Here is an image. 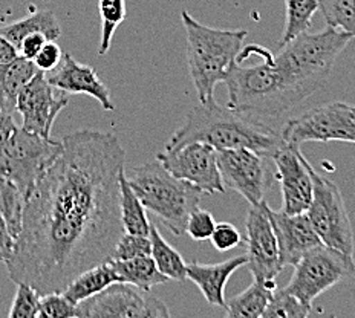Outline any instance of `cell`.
<instances>
[{"label": "cell", "instance_id": "603a6c76", "mask_svg": "<svg viewBox=\"0 0 355 318\" xmlns=\"http://www.w3.org/2000/svg\"><path fill=\"white\" fill-rule=\"evenodd\" d=\"M115 282H118L116 274L112 265L107 262L83 271L62 292L64 297L78 305V303L94 297Z\"/></svg>", "mask_w": 355, "mask_h": 318}, {"label": "cell", "instance_id": "74e56055", "mask_svg": "<svg viewBox=\"0 0 355 318\" xmlns=\"http://www.w3.org/2000/svg\"><path fill=\"white\" fill-rule=\"evenodd\" d=\"M46 42H48L46 35L42 33H35V34L28 35L20 43L19 55L28 58V60H34L35 55L40 53V49L44 46V43Z\"/></svg>", "mask_w": 355, "mask_h": 318}, {"label": "cell", "instance_id": "277c9868", "mask_svg": "<svg viewBox=\"0 0 355 318\" xmlns=\"http://www.w3.org/2000/svg\"><path fill=\"white\" fill-rule=\"evenodd\" d=\"M186 29L187 66L199 103L214 101V87L224 83L238 62L245 29H218L202 25L187 10L181 11Z\"/></svg>", "mask_w": 355, "mask_h": 318}, {"label": "cell", "instance_id": "5b68a950", "mask_svg": "<svg viewBox=\"0 0 355 318\" xmlns=\"http://www.w3.org/2000/svg\"><path fill=\"white\" fill-rule=\"evenodd\" d=\"M257 57L254 63H243L242 60L228 72L224 83L228 91V105L239 112L276 118L297 106L293 94L275 63V55L263 46L251 44Z\"/></svg>", "mask_w": 355, "mask_h": 318}, {"label": "cell", "instance_id": "ffe728a7", "mask_svg": "<svg viewBox=\"0 0 355 318\" xmlns=\"http://www.w3.org/2000/svg\"><path fill=\"white\" fill-rule=\"evenodd\" d=\"M39 72L33 60L17 57L11 63H0V107L5 112H17V97L29 80Z\"/></svg>", "mask_w": 355, "mask_h": 318}, {"label": "cell", "instance_id": "ba28073f", "mask_svg": "<svg viewBox=\"0 0 355 318\" xmlns=\"http://www.w3.org/2000/svg\"><path fill=\"white\" fill-rule=\"evenodd\" d=\"M355 272L354 257L320 243L294 265L290 283L285 288L303 305L313 309L314 300Z\"/></svg>", "mask_w": 355, "mask_h": 318}, {"label": "cell", "instance_id": "4316f807", "mask_svg": "<svg viewBox=\"0 0 355 318\" xmlns=\"http://www.w3.org/2000/svg\"><path fill=\"white\" fill-rule=\"evenodd\" d=\"M26 196L16 184L5 177H0V216L8 225L14 240L17 239L24 222Z\"/></svg>", "mask_w": 355, "mask_h": 318}, {"label": "cell", "instance_id": "d4e9b609", "mask_svg": "<svg viewBox=\"0 0 355 318\" xmlns=\"http://www.w3.org/2000/svg\"><path fill=\"white\" fill-rule=\"evenodd\" d=\"M120 211L124 233L149 236L152 224L147 219L144 205L130 187L124 170L120 173Z\"/></svg>", "mask_w": 355, "mask_h": 318}, {"label": "cell", "instance_id": "d6a6232c", "mask_svg": "<svg viewBox=\"0 0 355 318\" xmlns=\"http://www.w3.org/2000/svg\"><path fill=\"white\" fill-rule=\"evenodd\" d=\"M150 251H152V243H150L149 236L123 233L120 240L116 243L110 260H129V258H133V257L150 256Z\"/></svg>", "mask_w": 355, "mask_h": 318}, {"label": "cell", "instance_id": "f546056e", "mask_svg": "<svg viewBox=\"0 0 355 318\" xmlns=\"http://www.w3.org/2000/svg\"><path fill=\"white\" fill-rule=\"evenodd\" d=\"M100 17H101V40L98 54L105 55L110 49L115 29L125 19L124 0H100Z\"/></svg>", "mask_w": 355, "mask_h": 318}, {"label": "cell", "instance_id": "7402d4cb", "mask_svg": "<svg viewBox=\"0 0 355 318\" xmlns=\"http://www.w3.org/2000/svg\"><path fill=\"white\" fill-rule=\"evenodd\" d=\"M35 33H42L46 35L48 40H54V42L60 37L62 28L53 11L49 10L35 11L33 14H29V16L25 19L0 28V34L6 37V39L16 46L17 51L20 48L21 40H24L25 37Z\"/></svg>", "mask_w": 355, "mask_h": 318}, {"label": "cell", "instance_id": "60d3db41", "mask_svg": "<svg viewBox=\"0 0 355 318\" xmlns=\"http://www.w3.org/2000/svg\"><path fill=\"white\" fill-rule=\"evenodd\" d=\"M17 57H19V51L16 49V46H14L6 37L0 34V63L2 64L11 63L16 60Z\"/></svg>", "mask_w": 355, "mask_h": 318}, {"label": "cell", "instance_id": "7a4b0ae2", "mask_svg": "<svg viewBox=\"0 0 355 318\" xmlns=\"http://www.w3.org/2000/svg\"><path fill=\"white\" fill-rule=\"evenodd\" d=\"M187 143H205L216 150L250 149L271 159L285 144L280 133L257 116L239 112L230 106H219L216 100L199 103L186 121L168 138L164 149H175Z\"/></svg>", "mask_w": 355, "mask_h": 318}, {"label": "cell", "instance_id": "3957f363", "mask_svg": "<svg viewBox=\"0 0 355 318\" xmlns=\"http://www.w3.org/2000/svg\"><path fill=\"white\" fill-rule=\"evenodd\" d=\"M354 37L328 26L320 33H302L280 46L275 63L297 103L327 83L332 68Z\"/></svg>", "mask_w": 355, "mask_h": 318}, {"label": "cell", "instance_id": "6da1fadb", "mask_svg": "<svg viewBox=\"0 0 355 318\" xmlns=\"http://www.w3.org/2000/svg\"><path fill=\"white\" fill-rule=\"evenodd\" d=\"M26 197L21 230L8 262L14 283L40 295L107 263L124 233L120 173L125 150L114 133L77 130Z\"/></svg>", "mask_w": 355, "mask_h": 318}, {"label": "cell", "instance_id": "30bf717a", "mask_svg": "<svg viewBox=\"0 0 355 318\" xmlns=\"http://www.w3.org/2000/svg\"><path fill=\"white\" fill-rule=\"evenodd\" d=\"M285 143L343 141L355 144V106L347 103H328L293 118L280 132Z\"/></svg>", "mask_w": 355, "mask_h": 318}, {"label": "cell", "instance_id": "44dd1931", "mask_svg": "<svg viewBox=\"0 0 355 318\" xmlns=\"http://www.w3.org/2000/svg\"><path fill=\"white\" fill-rule=\"evenodd\" d=\"M118 282L130 283L149 292L153 286L166 285L170 279L157 268L152 256H139L129 260H110Z\"/></svg>", "mask_w": 355, "mask_h": 318}, {"label": "cell", "instance_id": "e575fe53", "mask_svg": "<svg viewBox=\"0 0 355 318\" xmlns=\"http://www.w3.org/2000/svg\"><path fill=\"white\" fill-rule=\"evenodd\" d=\"M214 227H216V220H214L213 214L198 206V209L191 211V214L189 216L186 233L193 240L204 242L211 238Z\"/></svg>", "mask_w": 355, "mask_h": 318}, {"label": "cell", "instance_id": "83f0119b", "mask_svg": "<svg viewBox=\"0 0 355 318\" xmlns=\"http://www.w3.org/2000/svg\"><path fill=\"white\" fill-rule=\"evenodd\" d=\"M286 20L282 39L279 40V46L291 42L294 37L308 31L313 24L314 14L320 10L319 0H285Z\"/></svg>", "mask_w": 355, "mask_h": 318}, {"label": "cell", "instance_id": "9c48e42d", "mask_svg": "<svg viewBox=\"0 0 355 318\" xmlns=\"http://www.w3.org/2000/svg\"><path fill=\"white\" fill-rule=\"evenodd\" d=\"M313 177V199L308 218L322 243L354 257V231L347 214L342 191L337 184L319 175L311 167Z\"/></svg>", "mask_w": 355, "mask_h": 318}, {"label": "cell", "instance_id": "f1b7e54d", "mask_svg": "<svg viewBox=\"0 0 355 318\" xmlns=\"http://www.w3.org/2000/svg\"><path fill=\"white\" fill-rule=\"evenodd\" d=\"M328 26L355 37V0H319Z\"/></svg>", "mask_w": 355, "mask_h": 318}, {"label": "cell", "instance_id": "2e32d148", "mask_svg": "<svg viewBox=\"0 0 355 318\" xmlns=\"http://www.w3.org/2000/svg\"><path fill=\"white\" fill-rule=\"evenodd\" d=\"M275 161L277 181L284 199V211L288 214L306 213L313 199L311 164L300 152V145L285 143L276 152Z\"/></svg>", "mask_w": 355, "mask_h": 318}, {"label": "cell", "instance_id": "4dcf8cb0", "mask_svg": "<svg viewBox=\"0 0 355 318\" xmlns=\"http://www.w3.org/2000/svg\"><path fill=\"white\" fill-rule=\"evenodd\" d=\"M311 312L313 309L303 305L297 297L286 291V288H282L272 294L262 318H306Z\"/></svg>", "mask_w": 355, "mask_h": 318}, {"label": "cell", "instance_id": "4fadbf2b", "mask_svg": "<svg viewBox=\"0 0 355 318\" xmlns=\"http://www.w3.org/2000/svg\"><path fill=\"white\" fill-rule=\"evenodd\" d=\"M268 204L263 199L259 204L250 205L245 220L247 228V266L256 282H275L282 271L279 243L272 228Z\"/></svg>", "mask_w": 355, "mask_h": 318}, {"label": "cell", "instance_id": "5bb4252c", "mask_svg": "<svg viewBox=\"0 0 355 318\" xmlns=\"http://www.w3.org/2000/svg\"><path fill=\"white\" fill-rule=\"evenodd\" d=\"M265 159L250 149L218 150L219 172L225 188L234 190L250 205L263 201L270 188Z\"/></svg>", "mask_w": 355, "mask_h": 318}, {"label": "cell", "instance_id": "d6986e66", "mask_svg": "<svg viewBox=\"0 0 355 318\" xmlns=\"http://www.w3.org/2000/svg\"><path fill=\"white\" fill-rule=\"evenodd\" d=\"M248 257L234 256L214 265L190 263L187 265V279L202 292L205 301L211 306L225 308V286L236 271L245 266Z\"/></svg>", "mask_w": 355, "mask_h": 318}, {"label": "cell", "instance_id": "f35d334b", "mask_svg": "<svg viewBox=\"0 0 355 318\" xmlns=\"http://www.w3.org/2000/svg\"><path fill=\"white\" fill-rule=\"evenodd\" d=\"M14 238L11 236L8 225L3 220V218L0 216V262L6 263L12 256L14 251Z\"/></svg>", "mask_w": 355, "mask_h": 318}, {"label": "cell", "instance_id": "cb8c5ba5", "mask_svg": "<svg viewBox=\"0 0 355 318\" xmlns=\"http://www.w3.org/2000/svg\"><path fill=\"white\" fill-rule=\"evenodd\" d=\"M276 291V282H254L245 291L233 297L225 305V315L230 318H262L266 306Z\"/></svg>", "mask_w": 355, "mask_h": 318}, {"label": "cell", "instance_id": "d590c367", "mask_svg": "<svg viewBox=\"0 0 355 318\" xmlns=\"http://www.w3.org/2000/svg\"><path fill=\"white\" fill-rule=\"evenodd\" d=\"M210 240L214 248L220 251V253H225V251H230L241 245L242 236H241V231L233 224H228V222H219V224H216V227H214V231L211 234Z\"/></svg>", "mask_w": 355, "mask_h": 318}, {"label": "cell", "instance_id": "ac0fdd59", "mask_svg": "<svg viewBox=\"0 0 355 318\" xmlns=\"http://www.w3.org/2000/svg\"><path fill=\"white\" fill-rule=\"evenodd\" d=\"M44 77L58 91L64 94H86L97 100L105 110H115L109 89L100 80L98 73L91 66L78 63L69 53H63L58 64L54 69L44 72Z\"/></svg>", "mask_w": 355, "mask_h": 318}, {"label": "cell", "instance_id": "ab89813d", "mask_svg": "<svg viewBox=\"0 0 355 318\" xmlns=\"http://www.w3.org/2000/svg\"><path fill=\"white\" fill-rule=\"evenodd\" d=\"M16 130H17V125L12 120V115L5 112V110L0 107V147L8 141Z\"/></svg>", "mask_w": 355, "mask_h": 318}, {"label": "cell", "instance_id": "7c38bea8", "mask_svg": "<svg viewBox=\"0 0 355 318\" xmlns=\"http://www.w3.org/2000/svg\"><path fill=\"white\" fill-rule=\"evenodd\" d=\"M157 159L178 179L187 181L204 195L225 193L218 164V150L205 143H187L162 149Z\"/></svg>", "mask_w": 355, "mask_h": 318}, {"label": "cell", "instance_id": "8fae6325", "mask_svg": "<svg viewBox=\"0 0 355 318\" xmlns=\"http://www.w3.org/2000/svg\"><path fill=\"white\" fill-rule=\"evenodd\" d=\"M167 318L164 301L130 283L115 282L77 305V318Z\"/></svg>", "mask_w": 355, "mask_h": 318}, {"label": "cell", "instance_id": "52a82bcc", "mask_svg": "<svg viewBox=\"0 0 355 318\" xmlns=\"http://www.w3.org/2000/svg\"><path fill=\"white\" fill-rule=\"evenodd\" d=\"M62 141L17 127L0 147V177L12 181L28 197L62 152Z\"/></svg>", "mask_w": 355, "mask_h": 318}, {"label": "cell", "instance_id": "484cf974", "mask_svg": "<svg viewBox=\"0 0 355 318\" xmlns=\"http://www.w3.org/2000/svg\"><path fill=\"white\" fill-rule=\"evenodd\" d=\"M149 238L152 243L150 256L162 274L176 282L187 280V265L184 262V257L162 238L157 225H150Z\"/></svg>", "mask_w": 355, "mask_h": 318}, {"label": "cell", "instance_id": "e0dca14e", "mask_svg": "<svg viewBox=\"0 0 355 318\" xmlns=\"http://www.w3.org/2000/svg\"><path fill=\"white\" fill-rule=\"evenodd\" d=\"M268 214L277 238L280 263L284 268L294 266L308 251L322 243L308 213L288 214L284 210L275 211L268 209Z\"/></svg>", "mask_w": 355, "mask_h": 318}, {"label": "cell", "instance_id": "1f68e13d", "mask_svg": "<svg viewBox=\"0 0 355 318\" xmlns=\"http://www.w3.org/2000/svg\"><path fill=\"white\" fill-rule=\"evenodd\" d=\"M40 297L33 286L26 283H17L16 297L12 300L8 312L10 318H39Z\"/></svg>", "mask_w": 355, "mask_h": 318}, {"label": "cell", "instance_id": "8992f818", "mask_svg": "<svg viewBox=\"0 0 355 318\" xmlns=\"http://www.w3.org/2000/svg\"><path fill=\"white\" fill-rule=\"evenodd\" d=\"M125 176L146 210L153 213L175 236L186 233L189 216L204 195L201 190L178 179L158 159L133 167Z\"/></svg>", "mask_w": 355, "mask_h": 318}, {"label": "cell", "instance_id": "9a60e30c", "mask_svg": "<svg viewBox=\"0 0 355 318\" xmlns=\"http://www.w3.org/2000/svg\"><path fill=\"white\" fill-rule=\"evenodd\" d=\"M69 98L57 97L54 86L39 71L21 87L17 97V112L21 115V129L51 138V130L58 114L68 106Z\"/></svg>", "mask_w": 355, "mask_h": 318}, {"label": "cell", "instance_id": "8d00e7d4", "mask_svg": "<svg viewBox=\"0 0 355 318\" xmlns=\"http://www.w3.org/2000/svg\"><path fill=\"white\" fill-rule=\"evenodd\" d=\"M63 51L60 49V46L54 42V40H48L44 43V46L40 49V53L35 55L34 58V64L39 68V71L42 72H48L51 69H54L55 66L58 64L62 58Z\"/></svg>", "mask_w": 355, "mask_h": 318}, {"label": "cell", "instance_id": "836d02e7", "mask_svg": "<svg viewBox=\"0 0 355 318\" xmlns=\"http://www.w3.org/2000/svg\"><path fill=\"white\" fill-rule=\"evenodd\" d=\"M77 317V305L63 292H51L40 297L39 318H69Z\"/></svg>", "mask_w": 355, "mask_h": 318}]
</instances>
